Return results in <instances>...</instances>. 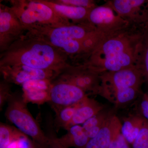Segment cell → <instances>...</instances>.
Wrapping results in <instances>:
<instances>
[{
	"instance_id": "cell-1",
	"label": "cell",
	"mask_w": 148,
	"mask_h": 148,
	"mask_svg": "<svg viewBox=\"0 0 148 148\" xmlns=\"http://www.w3.org/2000/svg\"><path fill=\"white\" fill-rule=\"evenodd\" d=\"M68 55L42 40L27 34L14 42L1 54L0 68L24 65L51 71L57 75L70 67Z\"/></svg>"
},
{
	"instance_id": "cell-2",
	"label": "cell",
	"mask_w": 148,
	"mask_h": 148,
	"mask_svg": "<svg viewBox=\"0 0 148 148\" xmlns=\"http://www.w3.org/2000/svg\"><path fill=\"white\" fill-rule=\"evenodd\" d=\"M143 40L124 34L107 36L91 53L92 64L86 67L100 75L138 66Z\"/></svg>"
},
{
	"instance_id": "cell-3",
	"label": "cell",
	"mask_w": 148,
	"mask_h": 148,
	"mask_svg": "<svg viewBox=\"0 0 148 148\" xmlns=\"http://www.w3.org/2000/svg\"><path fill=\"white\" fill-rule=\"evenodd\" d=\"M28 34L61 49L68 55L84 53L86 49L90 53L103 37L91 24L84 23L58 27H37Z\"/></svg>"
},
{
	"instance_id": "cell-4",
	"label": "cell",
	"mask_w": 148,
	"mask_h": 148,
	"mask_svg": "<svg viewBox=\"0 0 148 148\" xmlns=\"http://www.w3.org/2000/svg\"><path fill=\"white\" fill-rule=\"evenodd\" d=\"M11 8L24 30L39 27H58L71 25L69 19L61 16L42 1L13 2Z\"/></svg>"
},
{
	"instance_id": "cell-5",
	"label": "cell",
	"mask_w": 148,
	"mask_h": 148,
	"mask_svg": "<svg viewBox=\"0 0 148 148\" xmlns=\"http://www.w3.org/2000/svg\"><path fill=\"white\" fill-rule=\"evenodd\" d=\"M7 104L5 113L7 119L32 141L45 147L49 148L47 135L30 113L22 94L12 93Z\"/></svg>"
},
{
	"instance_id": "cell-6",
	"label": "cell",
	"mask_w": 148,
	"mask_h": 148,
	"mask_svg": "<svg viewBox=\"0 0 148 148\" xmlns=\"http://www.w3.org/2000/svg\"><path fill=\"white\" fill-rule=\"evenodd\" d=\"M99 94L107 99L114 92L132 88H140L144 80L143 73L138 66L100 75Z\"/></svg>"
},
{
	"instance_id": "cell-7",
	"label": "cell",
	"mask_w": 148,
	"mask_h": 148,
	"mask_svg": "<svg viewBox=\"0 0 148 148\" xmlns=\"http://www.w3.org/2000/svg\"><path fill=\"white\" fill-rule=\"evenodd\" d=\"M88 95L79 87L69 83L53 79L48 102L54 112L82 102Z\"/></svg>"
},
{
	"instance_id": "cell-8",
	"label": "cell",
	"mask_w": 148,
	"mask_h": 148,
	"mask_svg": "<svg viewBox=\"0 0 148 148\" xmlns=\"http://www.w3.org/2000/svg\"><path fill=\"white\" fill-rule=\"evenodd\" d=\"M53 79L69 83L82 89L86 94H99L101 88L100 75L87 67L66 68ZM88 95V94H87Z\"/></svg>"
},
{
	"instance_id": "cell-9",
	"label": "cell",
	"mask_w": 148,
	"mask_h": 148,
	"mask_svg": "<svg viewBox=\"0 0 148 148\" xmlns=\"http://www.w3.org/2000/svg\"><path fill=\"white\" fill-rule=\"evenodd\" d=\"M114 12L110 5L95 7L90 10L88 21L103 34H113L127 22Z\"/></svg>"
},
{
	"instance_id": "cell-10",
	"label": "cell",
	"mask_w": 148,
	"mask_h": 148,
	"mask_svg": "<svg viewBox=\"0 0 148 148\" xmlns=\"http://www.w3.org/2000/svg\"><path fill=\"white\" fill-rule=\"evenodd\" d=\"M24 31L21 22L12 9L1 4L0 7V47L4 51L14 42L22 36Z\"/></svg>"
},
{
	"instance_id": "cell-11",
	"label": "cell",
	"mask_w": 148,
	"mask_h": 148,
	"mask_svg": "<svg viewBox=\"0 0 148 148\" xmlns=\"http://www.w3.org/2000/svg\"><path fill=\"white\" fill-rule=\"evenodd\" d=\"M110 6L125 20L143 24L148 31V1L115 0Z\"/></svg>"
},
{
	"instance_id": "cell-12",
	"label": "cell",
	"mask_w": 148,
	"mask_h": 148,
	"mask_svg": "<svg viewBox=\"0 0 148 148\" xmlns=\"http://www.w3.org/2000/svg\"><path fill=\"white\" fill-rule=\"evenodd\" d=\"M4 80L10 83L22 85L34 80H51L57 76L55 72L30 68L24 65L7 66L1 68Z\"/></svg>"
},
{
	"instance_id": "cell-13",
	"label": "cell",
	"mask_w": 148,
	"mask_h": 148,
	"mask_svg": "<svg viewBox=\"0 0 148 148\" xmlns=\"http://www.w3.org/2000/svg\"><path fill=\"white\" fill-rule=\"evenodd\" d=\"M51 80H34L22 85L23 97L27 103L42 105L49 100Z\"/></svg>"
},
{
	"instance_id": "cell-14",
	"label": "cell",
	"mask_w": 148,
	"mask_h": 148,
	"mask_svg": "<svg viewBox=\"0 0 148 148\" xmlns=\"http://www.w3.org/2000/svg\"><path fill=\"white\" fill-rule=\"evenodd\" d=\"M121 126L120 120L114 114L82 148H108L115 135L121 130Z\"/></svg>"
},
{
	"instance_id": "cell-15",
	"label": "cell",
	"mask_w": 148,
	"mask_h": 148,
	"mask_svg": "<svg viewBox=\"0 0 148 148\" xmlns=\"http://www.w3.org/2000/svg\"><path fill=\"white\" fill-rule=\"evenodd\" d=\"M105 108L104 106L98 101L87 97L81 103L66 130L73 125L83 124Z\"/></svg>"
},
{
	"instance_id": "cell-16",
	"label": "cell",
	"mask_w": 148,
	"mask_h": 148,
	"mask_svg": "<svg viewBox=\"0 0 148 148\" xmlns=\"http://www.w3.org/2000/svg\"><path fill=\"white\" fill-rule=\"evenodd\" d=\"M42 1L61 16L69 20L71 19L75 21H82L86 19L88 20V14L91 9L86 8L62 4L55 2Z\"/></svg>"
},
{
	"instance_id": "cell-17",
	"label": "cell",
	"mask_w": 148,
	"mask_h": 148,
	"mask_svg": "<svg viewBox=\"0 0 148 148\" xmlns=\"http://www.w3.org/2000/svg\"><path fill=\"white\" fill-rule=\"evenodd\" d=\"M67 133L60 138L59 142L66 148H82L90 139L81 125H74L66 130Z\"/></svg>"
},
{
	"instance_id": "cell-18",
	"label": "cell",
	"mask_w": 148,
	"mask_h": 148,
	"mask_svg": "<svg viewBox=\"0 0 148 148\" xmlns=\"http://www.w3.org/2000/svg\"><path fill=\"white\" fill-rule=\"evenodd\" d=\"M114 114L113 110L104 109L90 118L82 125V127L89 139L95 137Z\"/></svg>"
},
{
	"instance_id": "cell-19",
	"label": "cell",
	"mask_w": 148,
	"mask_h": 148,
	"mask_svg": "<svg viewBox=\"0 0 148 148\" xmlns=\"http://www.w3.org/2000/svg\"><path fill=\"white\" fill-rule=\"evenodd\" d=\"M146 120L141 115H131L125 118L122 124L121 131L127 142L132 145Z\"/></svg>"
},
{
	"instance_id": "cell-20",
	"label": "cell",
	"mask_w": 148,
	"mask_h": 148,
	"mask_svg": "<svg viewBox=\"0 0 148 148\" xmlns=\"http://www.w3.org/2000/svg\"><path fill=\"white\" fill-rule=\"evenodd\" d=\"M26 137L27 136L20 132L16 127L1 123L0 148H9L14 142Z\"/></svg>"
},
{
	"instance_id": "cell-21",
	"label": "cell",
	"mask_w": 148,
	"mask_h": 148,
	"mask_svg": "<svg viewBox=\"0 0 148 148\" xmlns=\"http://www.w3.org/2000/svg\"><path fill=\"white\" fill-rule=\"evenodd\" d=\"M81 103L82 102L73 106L64 107L55 112L53 125L56 130L60 128L67 129Z\"/></svg>"
},
{
	"instance_id": "cell-22",
	"label": "cell",
	"mask_w": 148,
	"mask_h": 148,
	"mask_svg": "<svg viewBox=\"0 0 148 148\" xmlns=\"http://www.w3.org/2000/svg\"><path fill=\"white\" fill-rule=\"evenodd\" d=\"M138 66L143 73L144 79L148 83V32L143 38Z\"/></svg>"
},
{
	"instance_id": "cell-23",
	"label": "cell",
	"mask_w": 148,
	"mask_h": 148,
	"mask_svg": "<svg viewBox=\"0 0 148 148\" xmlns=\"http://www.w3.org/2000/svg\"><path fill=\"white\" fill-rule=\"evenodd\" d=\"M132 148H148V121L145 120L139 134L132 144Z\"/></svg>"
},
{
	"instance_id": "cell-24",
	"label": "cell",
	"mask_w": 148,
	"mask_h": 148,
	"mask_svg": "<svg viewBox=\"0 0 148 148\" xmlns=\"http://www.w3.org/2000/svg\"><path fill=\"white\" fill-rule=\"evenodd\" d=\"M10 83L4 80L1 82L0 84V109H1L5 103H7L12 92L11 91Z\"/></svg>"
},
{
	"instance_id": "cell-25",
	"label": "cell",
	"mask_w": 148,
	"mask_h": 148,
	"mask_svg": "<svg viewBox=\"0 0 148 148\" xmlns=\"http://www.w3.org/2000/svg\"><path fill=\"white\" fill-rule=\"evenodd\" d=\"M129 144L121 130L113 138L108 148H130Z\"/></svg>"
},
{
	"instance_id": "cell-26",
	"label": "cell",
	"mask_w": 148,
	"mask_h": 148,
	"mask_svg": "<svg viewBox=\"0 0 148 148\" xmlns=\"http://www.w3.org/2000/svg\"><path fill=\"white\" fill-rule=\"evenodd\" d=\"M55 2L67 5L91 9L95 7L92 2L88 0H60Z\"/></svg>"
},
{
	"instance_id": "cell-27",
	"label": "cell",
	"mask_w": 148,
	"mask_h": 148,
	"mask_svg": "<svg viewBox=\"0 0 148 148\" xmlns=\"http://www.w3.org/2000/svg\"><path fill=\"white\" fill-rule=\"evenodd\" d=\"M46 135L49 139V148H66L59 142L58 138L56 135L53 129H51Z\"/></svg>"
},
{
	"instance_id": "cell-28",
	"label": "cell",
	"mask_w": 148,
	"mask_h": 148,
	"mask_svg": "<svg viewBox=\"0 0 148 148\" xmlns=\"http://www.w3.org/2000/svg\"><path fill=\"white\" fill-rule=\"evenodd\" d=\"M141 115L148 121V92L145 93L142 98L140 104Z\"/></svg>"
},
{
	"instance_id": "cell-29",
	"label": "cell",
	"mask_w": 148,
	"mask_h": 148,
	"mask_svg": "<svg viewBox=\"0 0 148 148\" xmlns=\"http://www.w3.org/2000/svg\"><path fill=\"white\" fill-rule=\"evenodd\" d=\"M30 148H46L32 141Z\"/></svg>"
}]
</instances>
